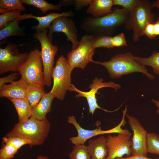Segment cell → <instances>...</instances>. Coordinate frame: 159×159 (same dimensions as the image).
<instances>
[{
	"mask_svg": "<svg viewBox=\"0 0 159 159\" xmlns=\"http://www.w3.org/2000/svg\"><path fill=\"white\" fill-rule=\"evenodd\" d=\"M129 15V11L123 8H115L112 13L105 16L97 18L92 16L85 18L80 28L93 36H112L117 27L124 25Z\"/></svg>",
	"mask_w": 159,
	"mask_h": 159,
	"instance_id": "1",
	"label": "cell"
},
{
	"mask_svg": "<svg viewBox=\"0 0 159 159\" xmlns=\"http://www.w3.org/2000/svg\"><path fill=\"white\" fill-rule=\"evenodd\" d=\"M92 63L105 67L112 79H118L123 75L140 72L146 75L150 80L154 79V76L148 72L145 66L135 60L134 56L130 52L115 55L107 62L93 60Z\"/></svg>",
	"mask_w": 159,
	"mask_h": 159,
	"instance_id": "2",
	"label": "cell"
},
{
	"mask_svg": "<svg viewBox=\"0 0 159 159\" xmlns=\"http://www.w3.org/2000/svg\"><path fill=\"white\" fill-rule=\"evenodd\" d=\"M51 124L47 118L39 120L31 116L26 120L16 124L6 136L16 137L25 139L31 148L43 144L49 133Z\"/></svg>",
	"mask_w": 159,
	"mask_h": 159,
	"instance_id": "3",
	"label": "cell"
},
{
	"mask_svg": "<svg viewBox=\"0 0 159 159\" xmlns=\"http://www.w3.org/2000/svg\"><path fill=\"white\" fill-rule=\"evenodd\" d=\"M153 7L151 1L139 0L135 7L129 11L128 18L124 26L126 30L133 31L132 39L134 42L138 41L144 35L147 23H154L155 15L152 11Z\"/></svg>",
	"mask_w": 159,
	"mask_h": 159,
	"instance_id": "4",
	"label": "cell"
},
{
	"mask_svg": "<svg viewBox=\"0 0 159 159\" xmlns=\"http://www.w3.org/2000/svg\"><path fill=\"white\" fill-rule=\"evenodd\" d=\"M67 59L63 55L57 60L52 73L53 84L49 92L55 97L63 100L70 87L72 71Z\"/></svg>",
	"mask_w": 159,
	"mask_h": 159,
	"instance_id": "5",
	"label": "cell"
},
{
	"mask_svg": "<svg viewBox=\"0 0 159 159\" xmlns=\"http://www.w3.org/2000/svg\"><path fill=\"white\" fill-rule=\"evenodd\" d=\"M18 72L28 84L45 85L41 51L35 48L19 68Z\"/></svg>",
	"mask_w": 159,
	"mask_h": 159,
	"instance_id": "6",
	"label": "cell"
},
{
	"mask_svg": "<svg viewBox=\"0 0 159 159\" xmlns=\"http://www.w3.org/2000/svg\"><path fill=\"white\" fill-rule=\"evenodd\" d=\"M127 110V107L125 106L122 111V117L121 121L116 126L107 130H102L99 127L93 130H88L82 128L77 122L75 117L70 116L68 117L67 122L72 124L75 128L77 132V135L70 138L72 143L74 145L84 144L87 140L93 137L102 134L116 133H122L131 135V133L127 129H123L122 126H124L126 123L125 119V115Z\"/></svg>",
	"mask_w": 159,
	"mask_h": 159,
	"instance_id": "7",
	"label": "cell"
},
{
	"mask_svg": "<svg viewBox=\"0 0 159 159\" xmlns=\"http://www.w3.org/2000/svg\"><path fill=\"white\" fill-rule=\"evenodd\" d=\"M47 32V29L42 32H37L33 34V36L40 43L45 85L49 87L52 84V73L54 67V58L58 47L52 44L48 37Z\"/></svg>",
	"mask_w": 159,
	"mask_h": 159,
	"instance_id": "8",
	"label": "cell"
},
{
	"mask_svg": "<svg viewBox=\"0 0 159 159\" xmlns=\"http://www.w3.org/2000/svg\"><path fill=\"white\" fill-rule=\"evenodd\" d=\"M93 37L90 34L82 37L78 47L67 54V60L72 70L75 68L84 69L90 62H93L95 49L93 44Z\"/></svg>",
	"mask_w": 159,
	"mask_h": 159,
	"instance_id": "9",
	"label": "cell"
},
{
	"mask_svg": "<svg viewBox=\"0 0 159 159\" xmlns=\"http://www.w3.org/2000/svg\"><path fill=\"white\" fill-rule=\"evenodd\" d=\"M107 87L114 88L116 91L120 88L121 86L120 85L112 81L104 82L102 78L98 79L96 77L93 80L92 83L90 85L89 88L90 90L88 92H85L80 90L77 89L74 85L72 84L68 90L77 92L78 94L75 96L76 98L81 97L85 98L88 104L89 113L93 115L97 109H101L105 112H111L117 111L120 108V107H119L115 110L110 111L101 107L97 103L96 94H99L97 91L101 88Z\"/></svg>",
	"mask_w": 159,
	"mask_h": 159,
	"instance_id": "10",
	"label": "cell"
},
{
	"mask_svg": "<svg viewBox=\"0 0 159 159\" xmlns=\"http://www.w3.org/2000/svg\"><path fill=\"white\" fill-rule=\"evenodd\" d=\"M17 46L10 42L4 48H0V75L9 72H18L27 59L29 53H19Z\"/></svg>",
	"mask_w": 159,
	"mask_h": 159,
	"instance_id": "11",
	"label": "cell"
},
{
	"mask_svg": "<svg viewBox=\"0 0 159 159\" xmlns=\"http://www.w3.org/2000/svg\"><path fill=\"white\" fill-rule=\"evenodd\" d=\"M125 117L133 131L131 147V155L147 156V135L148 133L138 120L134 117L131 116L127 113Z\"/></svg>",
	"mask_w": 159,
	"mask_h": 159,
	"instance_id": "12",
	"label": "cell"
},
{
	"mask_svg": "<svg viewBox=\"0 0 159 159\" xmlns=\"http://www.w3.org/2000/svg\"><path fill=\"white\" fill-rule=\"evenodd\" d=\"M66 16H61L55 19L49 28L48 37L52 42V34L54 32H62L67 36V41L72 43V50L76 48L79 46L78 40V30L73 20Z\"/></svg>",
	"mask_w": 159,
	"mask_h": 159,
	"instance_id": "13",
	"label": "cell"
},
{
	"mask_svg": "<svg viewBox=\"0 0 159 159\" xmlns=\"http://www.w3.org/2000/svg\"><path fill=\"white\" fill-rule=\"evenodd\" d=\"M117 135H108L106 138L108 154L105 159H116L126 155H131V135L118 133Z\"/></svg>",
	"mask_w": 159,
	"mask_h": 159,
	"instance_id": "14",
	"label": "cell"
},
{
	"mask_svg": "<svg viewBox=\"0 0 159 159\" xmlns=\"http://www.w3.org/2000/svg\"><path fill=\"white\" fill-rule=\"evenodd\" d=\"M74 14L72 10L59 13L52 12L47 15L39 16L33 15L32 14H24L21 15L19 17L20 21L29 18H33L37 19L39 22L38 25L32 27V29L35 30L37 32L44 31L47 28H49L51 24L56 19L61 16H66L71 17L74 16Z\"/></svg>",
	"mask_w": 159,
	"mask_h": 159,
	"instance_id": "15",
	"label": "cell"
},
{
	"mask_svg": "<svg viewBox=\"0 0 159 159\" xmlns=\"http://www.w3.org/2000/svg\"><path fill=\"white\" fill-rule=\"evenodd\" d=\"M28 84L21 78L9 84H5L0 87V97H7L8 99L26 98V92Z\"/></svg>",
	"mask_w": 159,
	"mask_h": 159,
	"instance_id": "16",
	"label": "cell"
},
{
	"mask_svg": "<svg viewBox=\"0 0 159 159\" xmlns=\"http://www.w3.org/2000/svg\"><path fill=\"white\" fill-rule=\"evenodd\" d=\"M87 146L91 159H105L107 156L106 138L103 136L89 140Z\"/></svg>",
	"mask_w": 159,
	"mask_h": 159,
	"instance_id": "17",
	"label": "cell"
},
{
	"mask_svg": "<svg viewBox=\"0 0 159 159\" xmlns=\"http://www.w3.org/2000/svg\"><path fill=\"white\" fill-rule=\"evenodd\" d=\"M113 0H92L86 12L97 18L105 16L112 12Z\"/></svg>",
	"mask_w": 159,
	"mask_h": 159,
	"instance_id": "18",
	"label": "cell"
},
{
	"mask_svg": "<svg viewBox=\"0 0 159 159\" xmlns=\"http://www.w3.org/2000/svg\"><path fill=\"white\" fill-rule=\"evenodd\" d=\"M54 98L50 92L46 93L38 104L32 108L31 116L39 120L45 119L47 113L51 111L52 104Z\"/></svg>",
	"mask_w": 159,
	"mask_h": 159,
	"instance_id": "19",
	"label": "cell"
},
{
	"mask_svg": "<svg viewBox=\"0 0 159 159\" xmlns=\"http://www.w3.org/2000/svg\"><path fill=\"white\" fill-rule=\"evenodd\" d=\"M8 99L12 102L16 110L19 122H24L31 117L32 107L27 99Z\"/></svg>",
	"mask_w": 159,
	"mask_h": 159,
	"instance_id": "20",
	"label": "cell"
},
{
	"mask_svg": "<svg viewBox=\"0 0 159 159\" xmlns=\"http://www.w3.org/2000/svg\"><path fill=\"white\" fill-rule=\"evenodd\" d=\"M46 93L44 85L28 84L26 92V98L33 108L38 104Z\"/></svg>",
	"mask_w": 159,
	"mask_h": 159,
	"instance_id": "21",
	"label": "cell"
},
{
	"mask_svg": "<svg viewBox=\"0 0 159 159\" xmlns=\"http://www.w3.org/2000/svg\"><path fill=\"white\" fill-rule=\"evenodd\" d=\"M20 20L19 17L10 22L0 31V41L12 36H23L25 35L23 28L19 26Z\"/></svg>",
	"mask_w": 159,
	"mask_h": 159,
	"instance_id": "22",
	"label": "cell"
},
{
	"mask_svg": "<svg viewBox=\"0 0 159 159\" xmlns=\"http://www.w3.org/2000/svg\"><path fill=\"white\" fill-rule=\"evenodd\" d=\"M22 4L32 5L38 8L43 13L49 10H59L64 6L62 1L57 5H54L44 0H20Z\"/></svg>",
	"mask_w": 159,
	"mask_h": 159,
	"instance_id": "23",
	"label": "cell"
},
{
	"mask_svg": "<svg viewBox=\"0 0 159 159\" xmlns=\"http://www.w3.org/2000/svg\"><path fill=\"white\" fill-rule=\"evenodd\" d=\"M134 59L143 65L151 67L153 72L159 75V52L154 51L147 57L134 56Z\"/></svg>",
	"mask_w": 159,
	"mask_h": 159,
	"instance_id": "24",
	"label": "cell"
},
{
	"mask_svg": "<svg viewBox=\"0 0 159 159\" xmlns=\"http://www.w3.org/2000/svg\"><path fill=\"white\" fill-rule=\"evenodd\" d=\"M15 10L24 11L25 7L20 0H0V12L3 14L6 12Z\"/></svg>",
	"mask_w": 159,
	"mask_h": 159,
	"instance_id": "25",
	"label": "cell"
},
{
	"mask_svg": "<svg viewBox=\"0 0 159 159\" xmlns=\"http://www.w3.org/2000/svg\"><path fill=\"white\" fill-rule=\"evenodd\" d=\"M69 156V159H91L87 146L84 144L74 145Z\"/></svg>",
	"mask_w": 159,
	"mask_h": 159,
	"instance_id": "26",
	"label": "cell"
},
{
	"mask_svg": "<svg viewBox=\"0 0 159 159\" xmlns=\"http://www.w3.org/2000/svg\"><path fill=\"white\" fill-rule=\"evenodd\" d=\"M147 150L148 153L159 155V135L154 132L148 133Z\"/></svg>",
	"mask_w": 159,
	"mask_h": 159,
	"instance_id": "27",
	"label": "cell"
},
{
	"mask_svg": "<svg viewBox=\"0 0 159 159\" xmlns=\"http://www.w3.org/2000/svg\"><path fill=\"white\" fill-rule=\"evenodd\" d=\"M21 11L15 10L10 11L0 15V29H1L6 26L10 22L21 15Z\"/></svg>",
	"mask_w": 159,
	"mask_h": 159,
	"instance_id": "28",
	"label": "cell"
},
{
	"mask_svg": "<svg viewBox=\"0 0 159 159\" xmlns=\"http://www.w3.org/2000/svg\"><path fill=\"white\" fill-rule=\"evenodd\" d=\"M93 37V44L95 49L105 47L110 49L113 48L112 43V36H98Z\"/></svg>",
	"mask_w": 159,
	"mask_h": 159,
	"instance_id": "29",
	"label": "cell"
},
{
	"mask_svg": "<svg viewBox=\"0 0 159 159\" xmlns=\"http://www.w3.org/2000/svg\"><path fill=\"white\" fill-rule=\"evenodd\" d=\"M2 141L3 143L11 145L18 150L25 145L28 144L29 145L30 144L28 140L16 137L6 136L2 138Z\"/></svg>",
	"mask_w": 159,
	"mask_h": 159,
	"instance_id": "30",
	"label": "cell"
},
{
	"mask_svg": "<svg viewBox=\"0 0 159 159\" xmlns=\"http://www.w3.org/2000/svg\"><path fill=\"white\" fill-rule=\"evenodd\" d=\"M18 150L11 145L4 143L0 150V159H11Z\"/></svg>",
	"mask_w": 159,
	"mask_h": 159,
	"instance_id": "31",
	"label": "cell"
},
{
	"mask_svg": "<svg viewBox=\"0 0 159 159\" xmlns=\"http://www.w3.org/2000/svg\"><path fill=\"white\" fill-rule=\"evenodd\" d=\"M139 0H113V5L122 6V8L130 11L138 4Z\"/></svg>",
	"mask_w": 159,
	"mask_h": 159,
	"instance_id": "32",
	"label": "cell"
},
{
	"mask_svg": "<svg viewBox=\"0 0 159 159\" xmlns=\"http://www.w3.org/2000/svg\"><path fill=\"white\" fill-rule=\"evenodd\" d=\"M112 43L113 47L127 46V44L123 33L112 37Z\"/></svg>",
	"mask_w": 159,
	"mask_h": 159,
	"instance_id": "33",
	"label": "cell"
},
{
	"mask_svg": "<svg viewBox=\"0 0 159 159\" xmlns=\"http://www.w3.org/2000/svg\"><path fill=\"white\" fill-rule=\"evenodd\" d=\"M19 73L16 72L11 73L7 76L0 78V87L7 83H12L17 78V75Z\"/></svg>",
	"mask_w": 159,
	"mask_h": 159,
	"instance_id": "34",
	"label": "cell"
},
{
	"mask_svg": "<svg viewBox=\"0 0 159 159\" xmlns=\"http://www.w3.org/2000/svg\"><path fill=\"white\" fill-rule=\"evenodd\" d=\"M144 35L151 39H154L156 38L154 33L153 23H147L144 29Z\"/></svg>",
	"mask_w": 159,
	"mask_h": 159,
	"instance_id": "35",
	"label": "cell"
},
{
	"mask_svg": "<svg viewBox=\"0 0 159 159\" xmlns=\"http://www.w3.org/2000/svg\"><path fill=\"white\" fill-rule=\"evenodd\" d=\"M92 0H75V8L76 11L80 10L82 8L89 6Z\"/></svg>",
	"mask_w": 159,
	"mask_h": 159,
	"instance_id": "36",
	"label": "cell"
},
{
	"mask_svg": "<svg viewBox=\"0 0 159 159\" xmlns=\"http://www.w3.org/2000/svg\"><path fill=\"white\" fill-rule=\"evenodd\" d=\"M116 159H159V158L152 159L148 158L146 156L131 155L127 157L117 158Z\"/></svg>",
	"mask_w": 159,
	"mask_h": 159,
	"instance_id": "37",
	"label": "cell"
},
{
	"mask_svg": "<svg viewBox=\"0 0 159 159\" xmlns=\"http://www.w3.org/2000/svg\"><path fill=\"white\" fill-rule=\"evenodd\" d=\"M153 29L155 35L156 37H159V16L157 21L153 23Z\"/></svg>",
	"mask_w": 159,
	"mask_h": 159,
	"instance_id": "38",
	"label": "cell"
},
{
	"mask_svg": "<svg viewBox=\"0 0 159 159\" xmlns=\"http://www.w3.org/2000/svg\"><path fill=\"white\" fill-rule=\"evenodd\" d=\"M152 103H154L157 108L156 110V112L159 115V101L156 100L154 99H152L151 100Z\"/></svg>",
	"mask_w": 159,
	"mask_h": 159,
	"instance_id": "39",
	"label": "cell"
},
{
	"mask_svg": "<svg viewBox=\"0 0 159 159\" xmlns=\"http://www.w3.org/2000/svg\"><path fill=\"white\" fill-rule=\"evenodd\" d=\"M153 7L159 8V0H156L153 1Z\"/></svg>",
	"mask_w": 159,
	"mask_h": 159,
	"instance_id": "40",
	"label": "cell"
},
{
	"mask_svg": "<svg viewBox=\"0 0 159 159\" xmlns=\"http://www.w3.org/2000/svg\"><path fill=\"white\" fill-rule=\"evenodd\" d=\"M36 159H49V158L47 156L40 155Z\"/></svg>",
	"mask_w": 159,
	"mask_h": 159,
	"instance_id": "41",
	"label": "cell"
}]
</instances>
